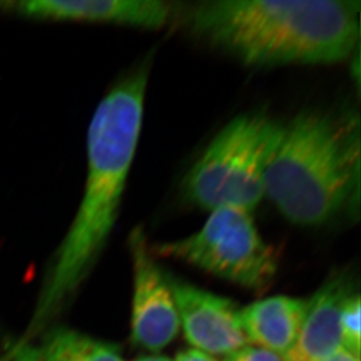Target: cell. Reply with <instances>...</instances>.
Here are the masks:
<instances>
[{
	"label": "cell",
	"instance_id": "obj_18",
	"mask_svg": "<svg viewBox=\"0 0 361 361\" xmlns=\"http://www.w3.org/2000/svg\"><path fill=\"white\" fill-rule=\"evenodd\" d=\"M0 361H11V348L5 353L0 352Z\"/></svg>",
	"mask_w": 361,
	"mask_h": 361
},
{
	"label": "cell",
	"instance_id": "obj_4",
	"mask_svg": "<svg viewBox=\"0 0 361 361\" xmlns=\"http://www.w3.org/2000/svg\"><path fill=\"white\" fill-rule=\"evenodd\" d=\"M281 128L282 122L259 111L229 121L183 178L185 202L207 212L254 211L266 198L267 173Z\"/></svg>",
	"mask_w": 361,
	"mask_h": 361
},
{
	"label": "cell",
	"instance_id": "obj_2",
	"mask_svg": "<svg viewBox=\"0 0 361 361\" xmlns=\"http://www.w3.org/2000/svg\"><path fill=\"white\" fill-rule=\"evenodd\" d=\"M359 0H202L179 4L195 38L248 67L331 65L358 49Z\"/></svg>",
	"mask_w": 361,
	"mask_h": 361
},
{
	"label": "cell",
	"instance_id": "obj_12",
	"mask_svg": "<svg viewBox=\"0 0 361 361\" xmlns=\"http://www.w3.org/2000/svg\"><path fill=\"white\" fill-rule=\"evenodd\" d=\"M360 296L353 293L345 304L341 314L343 346L355 355H360Z\"/></svg>",
	"mask_w": 361,
	"mask_h": 361
},
{
	"label": "cell",
	"instance_id": "obj_13",
	"mask_svg": "<svg viewBox=\"0 0 361 361\" xmlns=\"http://www.w3.org/2000/svg\"><path fill=\"white\" fill-rule=\"evenodd\" d=\"M224 361H286L282 355L262 348L245 346L239 351L226 355Z\"/></svg>",
	"mask_w": 361,
	"mask_h": 361
},
{
	"label": "cell",
	"instance_id": "obj_11",
	"mask_svg": "<svg viewBox=\"0 0 361 361\" xmlns=\"http://www.w3.org/2000/svg\"><path fill=\"white\" fill-rule=\"evenodd\" d=\"M39 350L44 361H124L117 345L65 327L49 331Z\"/></svg>",
	"mask_w": 361,
	"mask_h": 361
},
{
	"label": "cell",
	"instance_id": "obj_10",
	"mask_svg": "<svg viewBox=\"0 0 361 361\" xmlns=\"http://www.w3.org/2000/svg\"><path fill=\"white\" fill-rule=\"evenodd\" d=\"M305 310L307 300L270 297L240 311V324L249 343L284 357L296 343Z\"/></svg>",
	"mask_w": 361,
	"mask_h": 361
},
{
	"label": "cell",
	"instance_id": "obj_1",
	"mask_svg": "<svg viewBox=\"0 0 361 361\" xmlns=\"http://www.w3.org/2000/svg\"><path fill=\"white\" fill-rule=\"evenodd\" d=\"M151 61L130 69L96 108L87 140L88 167L79 209L51 259L26 338L40 332L92 271L120 214L143 126Z\"/></svg>",
	"mask_w": 361,
	"mask_h": 361
},
{
	"label": "cell",
	"instance_id": "obj_17",
	"mask_svg": "<svg viewBox=\"0 0 361 361\" xmlns=\"http://www.w3.org/2000/svg\"><path fill=\"white\" fill-rule=\"evenodd\" d=\"M135 361H171L170 359L161 357V355H150V357H142Z\"/></svg>",
	"mask_w": 361,
	"mask_h": 361
},
{
	"label": "cell",
	"instance_id": "obj_5",
	"mask_svg": "<svg viewBox=\"0 0 361 361\" xmlns=\"http://www.w3.org/2000/svg\"><path fill=\"white\" fill-rule=\"evenodd\" d=\"M154 256L178 259L256 293H266L276 276L279 252L257 229L252 212L221 207L209 212L198 232L150 245Z\"/></svg>",
	"mask_w": 361,
	"mask_h": 361
},
{
	"label": "cell",
	"instance_id": "obj_16",
	"mask_svg": "<svg viewBox=\"0 0 361 361\" xmlns=\"http://www.w3.org/2000/svg\"><path fill=\"white\" fill-rule=\"evenodd\" d=\"M323 361H359V355L348 351V348L343 346L337 352H334V355Z\"/></svg>",
	"mask_w": 361,
	"mask_h": 361
},
{
	"label": "cell",
	"instance_id": "obj_8",
	"mask_svg": "<svg viewBox=\"0 0 361 361\" xmlns=\"http://www.w3.org/2000/svg\"><path fill=\"white\" fill-rule=\"evenodd\" d=\"M179 4L164 0H88L20 1L8 10L33 19L80 20L159 30L177 19Z\"/></svg>",
	"mask_w": 361,
	"mask_h": 361
},
{
	"label": "cell",
	"instance_id": "obj_3",
	"mask_svg": "<svg viewBox=\"0 0 361 361\" xmlns=\"http://www.w3.org/2000/svg\"><path fill=\"white\" fill-rule=\"evenodd\" d=\"M360 121L352 111L307 110L282 123L266 198L293 225L318 227L358 215Z\"/></svg>",
	"mask_w": 361,
	"mask_h": 361
},
{
	"label": "cell",
	"instance_id": "obj_6",
	"mask_svg": "<svg viewBox=\"0 0 361 361\" xmlns=\"http://www.w3.org/2000/svg\"><path fill=\"white\" fill-rule=\"evenodd\" d=\"M133 267L131 343L136 348L158 352L179 332V317L171 288V276L158 264L142 227L130 233Z\"/></svg>",
	"mask_w": 361,
	"mask_h": 361
},
{
	"label": "cell",
	"instance_id": "obj_14",
	"mask_svg": "<svg viewBox=\"0 0 361 361\" xmlns=\"http://www.w3.org/2000/svg\"><path fill=\"white\" fill-rule=\"evenodd\" d=\"M11 361H44L40 350L28 344V341H19L11 348Z\"/></svg>",
	"mask_w": 361,
	"mask_h": 361
},
{
	"label": "cell",
	"instance_id": "obj_7",
	"mask_svg": "<svg viewBox=\"0 0 361 361\" xmlns=\"http://www.w3.org/2000/svg\"><path fill=\"white\" fill-rule=\"evenodd\" d=\"M171 288L179 323L192 346L216 355H228L247 346L249 341L240 324V311L232 300L172 276Z\"/></svg>",
	"mask_w": 361,
	"mask_h": 361
},
{
	"label": "cell",
	"instance_id": "obj_9",
	"mask_svg": "<svg viewBox=\"0 0 361 361\" xmlns=\"http://www.w3.org/2000/svg\"><path fill=\"white\" fill-rule=\"evenodd\" d=\"M357 293L353 270L332 273L307 300V310L296 343L286 361H323L343 348L341 314L348 298Z\"/></svg>",
	"mask_w": 361,
	"mask_h": 361
},
{
	"label": "cell",
	"instance_id": "obj_15",
	"mask_svg": "<svg viewBox=\"0 0 361 361\" xmlns=\"http://www.w3.org/2000/svg\"><path fill=\"white\" fill-rule=\"evenodd\" d=\"M176 361H218L213 358L211 355L204 353V352L199 351L197 348H190L186 351H181L177 355Z\"/></svg>",
	"mask_w": 361,
	"mask_h": 361
}]
</instances>
